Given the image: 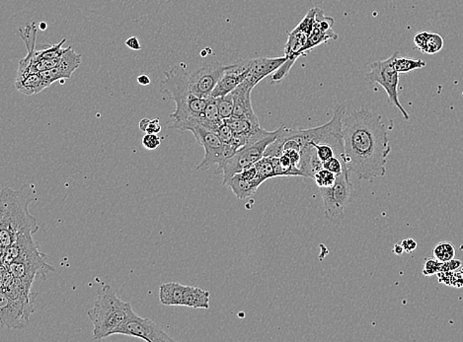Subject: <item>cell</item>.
Here are the masks:
<instances>
[{
	"label": "cell",
	"instance_id": "31",
	"mask_svg": "<svg viewBox=\"0 0 463 342\" xmlns=\"http://www.w3.org/2000/svg\"><path fill=\"white\" fill-rule=\"evenodd\" d=\"M313 180L316 185L321 188H329L334 185L336 181V174L326 169H321L318 173L314 174Z\"/></svg>",
	"mask_w": 463,
	"mask_h": 342
},
{
	"label": "cell",
	"instance_id": "16",
	"mask_svg": "<svg viewBox=\"0 0 463 342\" xmlns=\"http://www.w3.org/2000/svg\"><path fill=\"white\" fill-rule=\"evenodd\" d=\"M81 61H83L81 54H76L71 47H66V51L62 54L61 61L56 68L42 73L43 76L50 85L57 81L64 83V81L71 78L74 71L80 66Z\"/></svg>",
	"mask_w": 463,
	"mask_h": 342
},
{
	"label": "cell",
	"instance_id": "22",
	"mask_svg": "<svg viewBox=\"0 0 463 342\" xmlns=\"http://www.w3.org/2000/svg\"><path fill=\"white\" fill-rule=\"evenodd\" d=\"M186 286L177 282L162 284L159 287V301L163 305L183 306Z\"/></svg>",
	"mask_w": 463,
	"mask_h": 342
},
{
	"label": "cell",
	"instance_id": "11",
	"mask_svg": "<svg viewBox=\"0 0 463 342\" xmlns=\"http://www.w3.org/2000/svg\"><path fill=\"white\" fill-rule=\"evenodd\" d=\"M366 80L371 83H378L383 86L387 94L388 101L397 107L401 112L403 118L409 119V114L398 98V84H399V73L393 66V57L391 56L385 61H373L369 66V71L366 75Z\"/></svg>",
	"mask_w": 463,
	"mask_h": 342
},
{
	"label": "cell",
	"instance_id": "15",
	"mask_svg": "<svg viewBox=\"0 0 463 342\" xmlns=\"http://www.w3.org/2000/svg\"><path fill=\"white\" fill-rule=\"evenodd\" d=\"M334 23V18L325 15V13L321 9L318 8L316 21L314 24L313 32H311L306 47H304V57L307 56V54L313 51L314 47H318V45L325 44L329 40L338 39L337 33L332 29Z\"/></svg>",
	"mask_w": 463,
	"mask_h": 342
},
{
	"label": "cell",
	"instance_id": "28",
	"mask_svg": "<svg viewBox=\"0 0 463 342\" xmlns=\"http://www.w3.org/2000/svg\"><path fill=\"white\" fill-rule=\"evenodd\" d=\"M257 170V179L265 183L269 179L276 178L273 170L272 158L264 156L255 164Z\"/></svg>",
	"mask_w": 463,
	"mask_h": 342
},
{
	"label": "cell",
	"instance_id": "41",
	"mask_svg": "<svg viewBox=\"0 0 463 342\" xmlns=\"http://www.w3.org/2000/svg\"><path fill=\"white\" fill-rule=\"evenodd\" d=\"M150 119H143L140 121V128L141 131H146V128H148V124H150Z\"/></svg>",
	"mask_w": 463,
	"mask_h": 342
},
{
	"label": "cell",
	"instance_id": "8",
	"mask_svg": "<svg viewBox=\"0 0 463 342\" xmlns=\"http://www.w3.org/2000/svg\"><path fill=\"white\" fill-rule=\"evenodd\" d=\"M8 269L17 281L29 288L32 287L37 275L45 278L49 272L56 270L48 264L47 257L41 252L37 244L24 251L16 260L8 265Z\"/></svg>",
	"mask_w": 463,
	"mask_h": 342
},
{
	"label": "cell",
	"instance_id": "40",
	"mask_svg": "<svg viewBox=\"0 0 463 342\" xmlns=\"http://www.w3.org/2000/svg\"><path fill=\"white\" fill-rule=\"evenodd\" d=\"M138 83L141 86H148L150 84L151 79L146 74H141V75L138 76Z\"/></svg>",
	"mask_w": 463,
	"mask_h": 342
},
{
	"label": "cell",
	"instance_id": "38",
	"mask_svg": "<svg viewBox=\"0 0 463 342\" xmlns=\"http://www.w3.org/2000/svg\"><path fill=\"white\" fill-rule=\"evenodd\" d=\"M400 244H401L403 248H404V252L407 253H413L417 248V241L414 239H404Z\"/></svg>",
	"mask_w": 463,
	"mask_h": 342
},
{
	"label": "cell",
	"instance_id": "27",
	"mask_svg": "<svg viewBox=\"0 0 463 342\" xmlns=\"http://www.w3.org/2000/svg\"><path fill=\"white\" fill-rule=\"evenodd\" d=\"M455 248L450 241H440L434 247V258L440 260L441 262H447L455 258Z\"/></svg>",
	"mask_w": 463,
	"mask_h": 342
},
{
	"label": "cell",
	"instance_id": "42",
	"mask_svg": "<svg viewBox=\"0 0 463 342\" xmlns=\"http://www.w3.org/2000/svg\"><path fill=\"white\" fill-rule=\"evenodd\" d=\"M393 253H397V255H401L404 252V248H403L401 244H397L393 248Z\"/></svg>",
	"mask_w": 463,
	"mask_h": 342
},
{
	"label": "cell",
	"instance_id": "17",
	"mask_svg": "<svg viewBox=\"0 0 463 342\" xmlns=\"http://www.w3.org/2000/svg\"><path fill=\"white\" fill-rule=\"evenodd\" d=\"M262 181L257 179L255 165L234 174L225 186H229L238 200H245L256 193Z\"/></svg>",
	"mask_w": 463,
	"mask_h": 342
},
{
	"label": "cell",
	"instance_id": "25",
	"mask_svg": "<svg viewBox=\"0 0 463 342\" xmlns=\"http://www.w3.org/2000/svg\"><path fill=\"white\" fill-rule=\"evenodd\" d=\"M392 57L393 66L399 74L408 73L410 71L416 70V69L424 68L427 66L426 61H422V59L402 57L400 56L398 52H395Z\"/></svg>",
	"mask_w": 463,
	"mask_h": 342
},
{
	"label": "cell",
	"instance_id": "4",
	"mask_svg": "<svg viewBox=\"0 0 463 342\" xmlns=\"http://www.w3.org/2000/svg\"><path fill=\"white\" fill-rule=\"evenodd\" d=\"M133 310L131 304L117 297L112 287L106 285L101 289L94 306L87 312L93 324V339L95 341L112 336Z\"/></svg>",
	"mask_w": 463,
	"mask_h": 342
},
{
	"label": "cell",
	"instance_id": "43",
	"mask_svg": "<svg viewBox=\"0 0 463 342\" xmlns=\"http://www.w3.org/2000/svg\"><path fill=\"white\" fill-rule=\"evenodd\" d=\"M38 27H39L40 30L45 31L48 27V24L45 22H41Z\"/></svg>",
	"mask_w": 463,
	"mask_h": 342
},
{
	"label": "cell",
	"instance_id": "23",
	"mask_svg": "<svg viewBox=\"0 0 463 342\" xmlns=\"http://www.w3.org/2000/svg\"><path fill=\"white\" fill-rule=\"evenodd\" d=\"M210 292L204 290L200 287L186 286L184 292L185 307L193 308H210Z\"/></svg>",
	"mask_w": 463,
	"mask_h": 342
},
{
	"label": "cell",
	"instance_id": "2",
	"mask_svg": "<svg viewBox=\"0 0 463 342\" xmlns=\"http://www.w3.org/2000/svg\"><path fill=\"white\" fill-rule=\"evenodd\" d=\"M35 191L31 185L19 190L6 186L0 195V247L6 250L23 232L35 234L39 230L37 219L29 211V205L35 202Z\"/></svg>",
	"mask_w": 463,
	"mask_h": 342
},
{
	"label": "cell",
	"instance_id": "10",
	"mask_svg": "<svg viewBox=\"0 0 463 342\" xmlns=\"http://www.w3.org/2000/svg\"><path fill=\"white\" fill-rule=\"evenodd\" d=\"M350 171L345 170L336 176L334 185L329 188H321L324 212L326 218L331 222L342 218L345 210L350 203L352 193V185L350 181Z\"/></svg>",
	"mask_w": 463,
	"mask_h": 342
},
{
	"label": "cell",
	"instance_id": "5",
	"mask_svg": "<svg viewBox=\"0 0 463 342\" xmlns=\"http://www.w3.org/2000/svg\"><path fill=\"white\" fill-rule=\"evenodd\" d=\"M283 126L279 128L272 131L270 135L263 140L257 141V142L251 143L242 147L238 151L232 155L222 165V167L217 169L215 174H222V184L225 186L234 176V174L240 173L249 167L254 166L259 160L262 159L265 156L266 150L269 145L272 144L273 141L277 140L278 135H280L282 131Z\"/></svg>",
	"mask_w": 463,
	"mask_h": 342
},
{
	"label": "cell",
	"instance_id": "3",
	"mask_svg": "<svg viewBox=\"0 0 463 342\" xmlns=\"http://www.w3.org/2000/svg\"><path fill=\"white\" fill-rule=\"evenodd\" d=\"M164 75L165 79L162 81L160 90L173 100L176 105V110L171 114V118L174 119L171 128L188 131L192 126L200 123L208 99L198 97L191 92L185 64L174 66Z\"/></svg>",
	"mask_w": 463,
	"mask_h": 342
},
{
	"label": "cell",
	"instance_id": "36",
	"mask_svg": "<svg viewBox=\"0 0 463 342\" xmlns=\"http://www.w3.org/2000/svg\"><path fill=\"white\" fill-rule=\"evenodd\" d=\"M462 267V262H460V260H455V258H453V260H450V262H443L441 272H453V270L460 269Z\"/></svg>",
	"mask_w": 463,
	"mask_h": 342
},
{
	"label": "cell",
	"instance_id": "14",
	"mask_svg": "<svg viewBox=\"0 0 463 342\" xmlns=\"http://www.w3.org/2000/svg\"><path fill=\"white\" fill-rule=\"evenodd\" d=\"M251 59H242L227 66L224 76L218 81L211 97L218 98L229 94L245 81L250 69Z\"/></svg>",
	"mask_w": 463,
	"mask_h": 342
},
{
	"label": "cell",
	"instance_id": "7",
	"mask_svg": "<svg viewBox=\"0 0 463 342\" xmlns=\"http://www.w3.org/2000/svg\"><path fill=\"white\" fill-rule=\"evenodd\" d=\"M188 131L193 133L199 144L205 149V157L197 166L198 171H208L215 165L218 169L237 152L234 146L225 144L217 133L205 128L200 123L194 124Z\"/></svg>",
	"mask_w": 463,
	"mask_h": 342
},
{
	"label": "cell",
	"instance_id": "26",
	"mask_svg": "<svg viewBox=\"0 0 463 342\" xmlns=\"http://www.w3.org/2000/svg\"><path fill=\"white\" fill-rule=\"evenodd\" d=\"M66 42V39H64L59 44L52 45H45L42 47H40V49H36V51L34 52L32 64L34 61H41V59L52 61V59H59L64 54V52L66 51V49H62V45ZM32 64H31V66H32Z\"/></svg>",
	"mask_w": 463,
	"mask_h": 342
},
{
	"label": "cell",
	"instance_id": "20",
	"mask_svg": "<svg viewBox=\"0 0 463 342\" xmlns=\"http://www.w3.org/2000/svg\"><path fill=\"white\" fill-rule=\"evenodd\" d=\"M50 86L41 73H31L23 76H16L15 79L16 90L24 95L39 94Z\"/></svg>",
	"mask_w": 463,
	"mask_h": 342
},
{
	"label": "cell",
	"instance_id": "32",
	"mask_svg": "<svg viewBox=\"0 0 463 342\" xmlns=\"http://www.w3.org/2000/svg\"><path fill=\"white\" fill-rule=\"evenodd\" d=\"M323 168L332 172L336 176L348 170L346 163L341 158L335 156L323 163Z\"/></svg>",
	"mask_w": 463,
	"mask_h": 342
},
{
	"label": "cell",
	"instance_id": "6",
	"mask_svg": "<svg viewBox=\"0 0 463 342\" xmlns=\"http://www.w3.org/2000/svg\"><path fill=\"white\" fill-rule=\"evenodd\" d=\"M316 11L318 8L309 9L306 15L302 19L301 23L297 26L292 32L289 33L287 44L285 47V57H287V61L275 74H273V82L279 83L290 73V68L294 66V62L299 57L304 56V47L308 42L311 32H313L314 24L316 21Z\"/></svg>",
	"mask_w": 463,
	"mask_h": 342
},
{
	"label": "cell",
	"instance_id": "34",
	"mask_svg": "<svg viewBox=\"0 0 463 342\" xmlns=\"http://www.w3.org/2000/svg\"><path fill=\"white\" fill-rule=\"evenodd\" d=\"M217 133L225 144L232 146L234 140V133L229 124L225 121V123L220 126V128L218 129Z\"/></svg>",
	"mask_w": 463,
	"mask_h": 342
},
{
	"label": "cell",
	"instance_id": "1",
	"mask_svg": "<svg viewBox=\"0 0 463 342\" xmlns=\"http://www.w3.org/2000/svg\"><path fill=\"white\" fill-rule=\"evenodd\" d=\"M390 126L380 114L369 110L345 112L342 119L344 157L350 173L357 179L373 181L385 177L386 163L391 151Z\"/></svg>",
	"mask_w": 463,
	"mask_h": 342
},
{
	"label": "cell",
	"instance_id": "24",
	"mask_svg": "<svg viewBox=\"0 0 463 342\" xmlns=\"http://www.w3.org/2000/svg\"><path fill=\"white\" fill-rule=\"evenodd\" d=\"M224 123L225 121L220 117V111H218L215 98H208L207 107H206L205 111H204L200 119V124L205 128L210 129V131L217 133L218 129Z\"/></svg>",
	"mask_w": 463,
	"mask_h": 342
},
{
	"label": "cell",
	"instance_id": "33",
	"mask_svg": "<svg viewBox=\"0 0 463 342\" xmlns=\"http://www.w3.org/2000/svg\"><path fill=\"white\" fill-rule=\"evenodd\" d=\"M441 265L443 262L436 260V258H427L424 262L423 274L425 276H432V275L440 274Z\"/></svg>",
	"mask_w": 463,
	"mask_h": 342
},
{
	"label": "cell",
	"instance_id": "13",
	"mask_svg": "<svg viewBox=\"0 0 463 342\" xmlns=\"http://www.w3.org/2000/svg\"><path fill=\"white\" fill-rule=\"evenodd\" d=\"M36 298L12 299L4 292H0V320L3 327L22 329L26 327L35 310Z\"/></svg>",
	"mask_w": 463,
	"mask_h": 342
},
{
	"label": "cell",
	"instance_id": "21",
	"mask_svg": "<svg viewBox=\"0 0 463 342\" xmlns=\"http://www.w3.org/2000/svg\"><path fill=\"white\" fill-rule=\"evenodd\" d=\"M413 40L420 51L427 54H435L436 52H440L443 47V37L436 33H417L414 36Z\"/></svg>",
	"mask_w": 463,
	"mask_h": 342
},
{
	"label": "cell",
	"instance_id": "18",
	"mask_svg": "<svg viewBox=\"0 0 463 342\" xmlns=\"http://www.w3.org/2000/svg\"><path fill=\"white\" fill-rule=\"evenodd\" d=\"M287 57H259L251 59L250 69L245 82L252 88L255 87L261 80L275 73L287 61Z\"/></svg>",
	"mask_w": 463,
	"mask_h": 342
},
{
	"label": "cell",
	"instance_id": "37",
	"mask_svg": "<svg viewBox=\"0 0 463 342\" xmlns=\"http://www.w3.org/2000/svg\"><path fill=\"white\" fill-rule=\"evenodd\" d=\"M160 131H162V126H160L159 119H150L148 128H146L145 133L158 135V133H160Z\"/></svg>",
	"mask_w": 463,
	"mask_h": 342
},
{
	"label": "cell",
	"instance_id": "29",
	"mask_svg": "<svg viewBox=\"0 0 463 342\" xmlns=\"http://www.w3.org/2000/svg\"><path fill=\"white\" fill-rule=\"evenodd\" d=\"M439 281L447 285L462 288L463 287V267L453 272H441L438 274Z\"/></svg>",
	"mask_w": 463,
	"mask_h": 342
},
{
	"label": "cell",
	"instance_id": "9",
	"mask_svg": "<svg viewBox=\"0 0 463 342\" xmlns=\"http://www.w3.org/2000/svg\"><path fill=\"white\" fill-rule=\"evenodd\" d=\"M227 66L217 59L198 62L193 68L185 66L191 92L198 97L208 99L218 81L224 76Z\"/></svg>",
	"mask_w": 463,
	"mask_h": 342
},
{
	"label": "cell",
	"instance_id": "12",
	"mask_svg": "<svg viewBox=\"0 0 463 342\" xmlns=\"http://www.w3.org/2000/svg\"><path fill=\"white\" fill-rule=\"evenodd\" d=\"M113 334H124V336L138 337L148 342H173L166 332L150 318H141L131 311L126 320L113 332Z\"/></svg>",
	"mask_w": 463,
	"mask_h": 342
},
{
	"label": "cell",
	"instance_id": "35",
	"mask_svg": "<svg viewBox=\"0 0 463 342\" xmlns=\"http://www.w3.org/2000/svg\"><path fill=\"white\" fill-rule=\"evenodd\" d=\"M141 144L148 150H155L162 144V138L158 135L146 133L141 140Z\"/></svg>",
	"mask_w": 463,
	"mask_h": 342
},
{
	"label": "cell",
	"instance_id": "19",
	"mask_svg": "<svg viewBox=\"0 0 463 342\" xmlns=\"http://www.w3.org/2000/svg\"><path fill=\"white\" fill-rule=\"evenodd\" d=\"M252 90L253 88L244 81L238 87L232 91V94L234 96V111L232 117L248 119L252 121H259L253 111V107H252Z\"/></svg>",
	"mask_w": 463,
	"mask_h": 342
},
{
	"label": "cell",
	"instance_id": "30",
	"mask_svg": "<svg viewBox=\"0 0 463 342\" xmlns=\"http://www.w3.org/2000/svg\"><path fill=\"white\" fill-rule=\"evenodd\" d=\"M215 101H217L220 117L224 121L234 116V100L232 93L222 96V97L215 98Z\"/></svg>",
	"mask_w": 463,
	"mask_h": 342
},
{
	"label": "cell",
	"instance_id": "39",
	"mask_svg": "<svg viewBox=\"0 0 463 342\" xmlns=\"http://www.w3.org/2000/svg\"><path fill=\"white\" fill-rule=\"evenodd\" d=\"M124 44H126L129 49L133 50V51H140L141 49L140 40H138V38L136 37L129 38V39L124 42Z\"/></svg>",
	"mask_w": 463,
	"mask_h": 342
}]
</instances>
